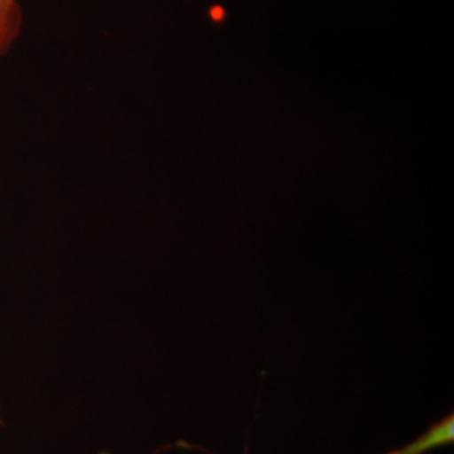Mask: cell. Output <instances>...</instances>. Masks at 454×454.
<instances>
[{"label":"cell","instance_id":"6da1fadb","mask_svg":"<svg viewBox=\"0 0 454 454\" xmlns=\"http://www.w3.org/2000/svg\"><path fill=\"white\" fill-rule=\"evenodd\" d=\"M454 441V414L450 411L443 419L433 423L429 429L415 439L411 443L406 444L400 450H390L387 454H424L435 448L448 446Z\"/></svg>","mask_w":454,"mask_h":454},{"label":"cell","instance_id":"7a4b0ae2","mask_svg":"<svg viewBox=\"0 0 454 454\" xmlns=\"http://www.w3.org/2000/svg\"><path fill=\"white\" fill-rule=\"evenodd\" d=\"M23 11L18 0H0V57L7 55L22 32Z\"/></svg>","mask_w":454,"mask_h":454},{"label":"cell","instance_id":"3957f363","mask_svg":"<svg viewBox=\"0 0 454 454\" xmlns=\"http://www.w3.org/2000/svg\"><path fill=\"white\" fill-rule=\"evenodd\" d=\"M0 424H2V414H0Z\"/></svg>","mask_w":454,"mask_h":454}]
</instances>
